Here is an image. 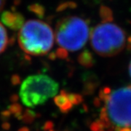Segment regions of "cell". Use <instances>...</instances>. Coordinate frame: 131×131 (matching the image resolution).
Listing matches in <instances>:
<instances>
[{
    "label": "cell",
    "mask_w": 131,
    "mask_h": 131,
    "mask_svg": "<svg viewBox=\"0 0 131 131\" xmlns=\"http://www.w3.org/2000/svg\"><path fill=\"white\" fill-rule=\"evenodd\" d=\"M103 101L99 121L93 125V131L104 128L121 131L131 128V85L117 90H105L101 96Z\"/></svg>",
    "instance_id": "cell-1"
},
{
    "label": "cell",
    "mask_w": 131,
    "mask_h": 131,
    "mask_svg": "<svg viewBox=\"0 0 131 131\" xmlns=\"http://www.w3.org/2000/svg\"><path fill=\"white\" fill-rule=\"evenodd\" d=\"M18 39L20 47L26 54L40 56L51 50L55 34L46 23L39 20H30L20 28Z\"/></svg>",
    "instance_id": "cell-2"
},
{
    "label": "cell",
    "mask_w": 131,
    "mask_h": 131,
    "mask_svg": "<svg viewBox=\"0 0 131 131\" xmlns=\"http://www.w3.org/2000/svg\"><path fill=\"white\" fill-rule=\"evenodd\" d=\"M126 42L125 32L113 22V17L102 18L90 33L91 46L101 56H116L125 48Z\"/></svg>",
    "instance_id": "cell-3"
},
{
    "label": "cell",
    "mask_w": 131,
    "mask_h": 131,
    "mask_svg": "<svg viewBox=\"0 0 131 131\" xmlns=\"http://www.w3.org/2000/svg\"><path fill=\"white\" fill-rule=\"evenodd\" d=\"M90 35L88 23L78 16H68L61 19L56 25L55 37L64 52L81 50Z\"/></svg>",
    "instance_id": "cell-4"
},
{
    "label": "cell",
    "mask_w": 131,
    "mask_h": 131,
    "mask_svg": "<svg viewBox=\"0 0 131 131\" xmlns=\"http://www.w3.org/2000/svg\"><path fill=\"white\" fill-rule=\"evenodd\" d=\"M59 84L45 74L31 75L22 82L19 95L26 106L33 108L42 105L56 95Z\"/></svg>",
    "instance_id": "cell-5"
},
{
    "label": "cell",
    "mask_w": 131,
    "mask_h": 131,
    "mask_svg": "<svg viewBox=\"0 0 131 131\" xmlns=\"http://www.w3.org/2000/svg\"><path fill=\"white\" fill-rule=\"evenodd\" d=\"M55 103L62 112H69L74 105H77L81 101V97L76 94L69 93L66 91H61V93L54 98Z\"/></svg>",
    "instance_id": "cell-6"
},
{
    "label": "cell",
    "mask_w": 131,
    "mask_h": 131,
    "mask_svg": "<svg viewBox=\"0 0 131 131\" xmlns=\"http://www.w3.org/2000/svg\"><path fill=\"white\" fill-rule=\"evenodd\" d=\"M1 20L6 26L13 30L20 29L24 24V18L22 15L9 11L4 12L1 16Z\"/></svg>",
    "instance_id": "cell-7"
},
{
    "label": "cell",
    "mask_w": 131,
    "mask_h": 131,
    "mask_svg": "<svg viewBox=\"0 0 131 131\" xmlns=\"http://www.w3.org/2000/svg\"><path fill=\"white\" fill-rule=\"evenodd\" d=\"M9 44L8 34L2 24L0 23V54L2 53Z\"/></svg>",
    "instance_id": "cell-8"
},
{
    "label": "cell",
    "mask_w": 131,
    "mask_h": 131,
    "mask_svg": "<svg viewBox=\"0 0 131 131\" xmlns=\"http://www.w3.org/2000/svg\"><path fill=\"white\" fill-rule=\"evenodd\" d=\"M45 127H46V129H45L46 131H56L53 130L51 123H50V122H47V124L45 125Z\"/></svg>",
    "instance_id": "cell-9"
},
{
    "label": "cell",
    "mask_w": 131,
    "mask_h": 131,
    "mask_svg": "<svg viewBox=\"0 0 131 131\" xmlns=\"http://www.w3.org/2000/svg\"><path fill=\"white\" fill-rule=\"evenodd\" d=\"M5 5V0H0V12L2 10Z\"/></svg>",
    "instance_id": "cell-10"
},
{
    "label": "cell",
    "mask_w": 131,
    "mask_h": 131,
    "mask_svg": "<svg viewBox=\"0 0 131 131\" xmlns=\"http://www.w3.org/2000/svg\"><path fill=\"white\" fill-rule=\"evenodd\" d=\"M129 73H130V75L131 77V62L130 63V66H129Z\"/></svg>",
    "instance_id": "cell-11"
},
{
    "label": "cell",
    "mask_w": 131,
    "mask_h": 131,
    "mask_svg": "<svg viewBox=\"0 0 131 131\" xmlns=\"http://www.w3.org/2000/svg\"><path fill=\"white\" fill-rule=\"evenodd\" d=\"M128 43H129V45L131 46V37L128 39Z\"/></svg>",
    "instance_id": "cell-12"
}]
</instances>
